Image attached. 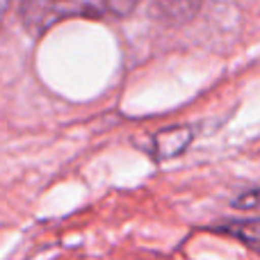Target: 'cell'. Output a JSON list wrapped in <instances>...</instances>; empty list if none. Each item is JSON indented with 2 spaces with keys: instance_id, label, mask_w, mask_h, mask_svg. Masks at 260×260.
I'll list each match as a JSON object with an SVG mask.
<instances>
[{
  "instance_id": "277c9868",
  "label": "cell",
  "mask_w": 260,
  "mask_h": 260,
  "mask_svg": "<svg viewBox=\"0 0 260 260\" xmlns=\"http://www.w3.org/2000/svg\"><path fill=\"white\" fill-rule=\"evenodd\" d=\"M231 233L242 238L249 247L258 249L260 251V217L258 219H251V221H240V224H233L231 226Z\"/></svg>"
},
{
  "instance_id": "5b68a950",
  "label": "cell",
  "mask_w": 260,
  "mask_h": 260,
  "mask_svg": "<svg viewBox=\"0 0 260 260\" xmlns=\"http://www.w3.org/2000/svg\"><path fill=\"white\" fill-rule=\"evenodd\" d=\"M235 208H238V210H247V212H258L260 215V189L242 194V197L235 201Z\"/></svg>"
},
{
  "instance_id": "3957f363",
  "label": "cell",
  "mask_w": 260,
  "mask_h": 260,
  "mask_svg": "<svg viewBox=\"0 0 260 260\" xmlns=\"http://www.w3.org/2000/svg\"><path fill=\"white\" fill-rule=\"evenodd\" d=\"M199 3L201 0H157V14H160V18L178 23V21L194 16Z\"/></svg>"
},
{
  "instance_id": "8992f818",
  "label": "cell",
  "mask_w": 260,
  "mask_h": 260,
  "mask_svg": "<svg viewBox=\"0 0 260 260\" xmlns=\"http://www.w3.org/2000/svg\"><path fill=\"white\" fill-rule=\"evenodd\" d=\"M7 7H9V0H0V21H3V16H5V12H7Z\"/></svg>"
},
{
  "instance_id": "7a4b0ae2",
  "label": "cell",
  "mask_w": 260,
  "mask_h": 260,
  "mask_svg": "<svg viewBox=\"0 0 260 260\" xmlns=\"http://www.w3.org/2000/svg\"><path fill=\"white\" fill-rule=\"evenodd\" d=\"M189 142V130L187 128H174L167 130V133H160L155 139V155L160 160L171 155H178Z\"/></svg>"
},
{
  "instance_id": "6da1fadb",
  "label": "cell",
  "mask_w": 260,
  "mask_h": 260,
  "mask_svg": "<svg viewBox=\"0 0 260 260\" xmlns=\"http://www.w3.org/2000/svg\"><path fill=\"white\" fill-rule=\"evenodd\" d=\"M139 0H23L21 21L30 35L41 32L67 18H123Z\"/></svg>"
}]
</instances>
